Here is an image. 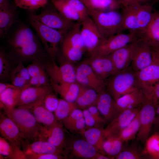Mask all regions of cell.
I'll list each match as a JSON object with an SVG mask.
<instances>
[{
	"mask_svg": "<svg viewBox=\"0 0 159 159\" xmlns=\"http://www.w3.org/2000/svg\"><path fill=\"white\" fill-rule=\"evenodd\" d=\"M9 54L1 51L0 52V77L1 79L10 76L13 69V61L15 59Z\"/></svg>",
	"mask_w": 159,
	"mask_h": 159,
	"instance_id": "cell-40",
	"label": "cell"
},
{
	"mask_svg": "<svg viewBox=\"0 0 159 159\" xmlns=\"http://www.w3.org/2000/svg\"><path fill=\"white\" fill-rule=\"evenodd\" d=\"M76 82L58 84L52 83V84L53 90L63 99L70 102H74L80 87V85Z\"/></svg>",
	"mask_w": 159,
	"mask_h": 159,
	"instance_id": "cell-27",
	"label": "cell"
},
{
	"mask_svg": "<svg viewBox=\"0 0 159 159\" xmlns=\"http://www.w3.org/2000/svg\"><path fill=\"white\" fill-rule=\"evenodd\" d=\"M159 0H137L140 4L153 5Z\"/></svg>",
	"mask_w": 159,
	"mask_h": 159,
	"instance_id": "cell-58",
	"label": "cell"
},
{
	"mask_svg": "<svg viewBox=\"0 0 159 159\" xmlns=\"http://www.w3.org/2000/svg\"><path fill=\"white\" fill-rule=\"evenodd\" d=\"M45 97L29 104L18 107L28 110L39 122L44 126L49 127L54 125L58 121L53 112L46 107L44 101Z\"/></svg>",
	"mask_w": 159,
	"mask_h": 159,
	"instance_id": "cell-19",
	"label": "cell"
},
{
	"mask_svg": "<svg viewBox=\"0 0 159 159\" xmlns=\"http://www.w3.org/2000/svg\"><path fill=\"white\" fill-rule=\"evenodd\" d=\"M33 62L34 63L29 65L27 68L31 77H37L38 78L45 70L41 65L36 63V60Z\"/></svg>",
	"mask_w": 159,
	"mask_h": 159,
	"instance_id": "cell-51",
	"label": "cell"
},
{
	"mask_svg": "<svg viewBox=\"0 0 159 159\" xmlns=\"http://www.w3.org/2000/svg\"><path fill=\"white\" fill-rule=\"evenodd\" d=\"M123 7H127L140 4L137 0H116Z\"/></svg>",
	"mask_w": 159,
	"mask_h": 159,
	"instance_id": "cell-54",
	"label": "cell"
},
{
	"mask_svg": "<svg viewBox=\"0 0 159 159\" xmlns=\"http://www.w3.org/2000/svg\"><path fill=\"white\" fill-rule=\"evenodd\" d=\"M144 152L138 151L133 147L123 148L115 158L116 159H139L143 158Z\"/></svg>",
	"mask_w": 159,
	"mask_h": 159,
	"instance_id": "cell-44",
	"label": "cell"
},
{
	"mask_svg": "<svg viewBox=\"0 0 159 159\" xmlns=\"http://www.w3.org/2000/svg\"><path fill=\"white\" fill-rule=\"evenodd\" d=\"M146 99L143 91L138 87L117 99L116 107L119 113L124 110L141 107Z\"/></svg>",
	"mask_w": 159,
	"mask_h": 159,
	"instance_id": "cell-20",
	"label": "cell"
},
{
	"mask_svg": "<svg viewBox=\"0 0 159 159\" xmlns=\"http://www.w3.org/2000/svg\"><path fill=\"white\" fill-rule=\"evenodd\" d=\"M81 16L83 21L90 16L89 11L85 5L79 0H64Z\"/></svg>",
	"mask_w": 159,
	"mask_h": 159,
	"instance_id": "cell-45",
	"label": "cell"
},
{
	"mask_svg": "<svg viewBox=\"0 0 159 159\" xmlns=\"http://www.w3.org/2000/svg\"><path fill=\"white\" fill-rule=\"evenodd\" d=\"M83 3L90 11L117 10L122 6L116 0H85Z\"/></svg>",
	"mask_w": 159,
	"mask_h": 159,
	"instance_id": "cell-34",
	"label": "cell"
},
{
	"mask_svg": "<svg viewBox=\"0 0 159 159\" xmlns=\"http://www.w3.org/2000/svg\"><path fill=\"white\" fill-rule=\"evenodd\" d=\"M24 89L8 88L0 94L1 108L5 107L11 109L16 107L21 92Z\"/></svg>",
	"mask_w": 159,
	"mask_h": 159,
	"instance_id": "cell-35",
	"label": "cell"
},
{
	"mask_svg": "<svg viewBox=\"0 0 159 159\" xmlns=\"http://www.w3.org/2000/svg\"><path fill=\"white\" fill-rule=\"evenodd\" d=\"M0 159H26L22 150L10 143L2 137H0Z\"/></svg>",
	"mask_w": 159,
	"mask_h": 159,
	"instance_id": "cell-31",
	"label": "cell"
},
{
	"mask_svg": "<svg viewBox=\"0 0 159 159\" xmlns=\"http://www.w3.org/2000/svg\"><path fill=\"white\" fill-rule=\"evenodd\" d=\"M17 7L24 9L30 13L34 14L49 3V0H13Z\"/></svg>",
	"mask_w": 159,
	"mask_h": 159,
	"instance_id": "cell-39",
	"label": "cell"
},
{
	"mask_svg": "<svg viewBox=\"0 0 159 159\" xmlns=\"http://www.w3.org/2000/svg\"><path fill=\"white\" fill-rule=\"evenodd\" d=\"M152 158L159 159V152L154 156Z\"/></svg>",
	"mask_w": 159,
	"mask_h": 159,
	"instance_id": "cell-60",
	"label": "cell"
},
{
	"mask_svg": "<svg viewBox=\"0 0 159 159\" xmlns=\"http://www.w3.org/2000/svg\"><path fill=\"white\" fill-rule=\"evenodd\" d=\"M142 38V36L139 34L119 33L105 39L91 55H109L115 51Z\"/></svg>",
	"mask_w": 159,
	"mask_h": 159,
	"instance_id": "cell-7",
	"label": "cell"
},
{
	"mask_svg": "<svg viewBox=\"0 0 159 159\" xmlns=\"http://www.w3.org/2000/svg\"><path fill=\"white\" fill-rule=\"evenodd\" d=\"M12 83L18 87L24 88L29 87V82L24 79L14 68L10 76Z\"/></svg>",
	"mask_w": 159,
	"mask_h": 159,
	"instance_id": "cell-48",
	"label": "cell"
},
{
	"mask_svg": "<svg viewBox=\"0 0 159 159\" xmlns=\"http://www.w3.org/2000/svg\"><path fill=\"white\" fill-rule=\"evenodd\" d=\"M25 154L26 159H62L68 158L65 156L53 154H37L28 153Z\"/></svg>",
	"mask_w": 159,
	"mask_h": 159,
	"instance_id": "cell-49",
	"label": "cell"
},
{
	"mask_svg": "<svg viewBox=\"0 0 159 159\" xmlns=\"http://www.w3.org/2000/svg\"><path fill=\"white\" fill-rule=\"evenodd\" d=\"M17 7L13 3L10 5L0 8V36H5L10 27L18 19Z\"/></svg>",
	"mask_w": 159,
	"mask_h": 159,
	"instance_id": "cell-24",
	"label": "cell"
},
{
	"mask_svg": "<svg viewBox=\"0 0 159 159\" xmlns=\"http://www.w3.org/2000/svg\"><path fill=\"white\" fill-rule=\"evenodd\" d=\"M95 105L107 122L111 121L119 113L115 100L105 90L99 93Z\"/></svg>",
	"mask_w": 159,
	"mask_h": 159,
	"instance_id": "cell-22",
	"label": "cell"
},
{
	"mask_svg": "<svg viewBox=\"0 0 159 159\" xmlns=\"http://www.w3.org/2000/svg\"><path fill=\"white\" fill-rule=\"evenodd\" d=\"M100 79L105 80L115 73L113 64L109 55L98 54L91 55L85 61Z\"/></svg>",
	"mask_w": 159,
	"mask_h": 159,
	"instance_id": "cell-17",
	"label": "cell"
},
{
	"mask_svg": "<svg viewBox=\"0 0 159 159\" xmlns=\"http://www.w3.org/2000/svg\"><path fill=\"white\" fill-rule=\"evenodd\" d=\"M82 136L87 141L95 147L100 153L105 155L102 148L104 135V129L102 126H96L86 129Z\"/></svg>",
	"mask_w": 159,
	"mask_h": 159,
	"instance_id": "cell-30",
	"label": "cell"
},
{
	"mask_svg": "<svg viewBox=\"0 0 159 159\" xmlns=\"http://www.w3.org/2000/svg\"><path fill=\"white\" fill-rule=\"evenodd\" d=\"M82 111L86 125V130L98 126L93 116L87 108L83 110Z\"/></svg>",
	"mask_w": 159,
	"mask_h": 159,
	"instance_id": "cell-52",
	"label": "cell"
},
{
	"mask_svg": "<svg viewBox=\"0 0 159 159\" xmlns=\"http://www.w3.org/2000/svg\"><path fill=\"white\" fill-rule=\"evenodd\" d=\"M53 89L52 87L49 85L39 87L31 86L26 88L21 92L16 107L36 101L52 92Z\"/></svg>",
	"mask_w": 159,
	"mask_h": 159,
	"instance_id": "cell-23",
	"label": "cell"
},
{
	"mask_svg": "<svg viewBox=\"0 0 159 159\" xmlns=\"http://www.w3.org/2000/svg\"><path fill=\"white\" fill-rule=\"evenodd\" d=\"M157 104L146 98L141 106L139 112L140 126L137 135L138 141L143 143L149 137L155 119Z\"/></svg>",
	"mask_w": 159,
	"mask_h": 159,
	"instance_id": "cell-8",
	"label": "cell"
},
{
	"mask_svg": "<svg viewBox=\"0 0 159 159\" xmlns=\"http://www.w3.org/2000/svg\"><path fill=\"white\" fill-rule=\"evenodd\" d=\"M139 112L132 120L122 130L118 135V137L122 142H127L133 139L137 136L140 126Z\"/></svg>",
	"mask_w": 159,
	"mask_h": 159,
	"instance_id": "cell-38",
	"label": "cell"
},
{
	"mask_svg": "<svg viewBox=\"0 0 159 159\" xmlns=\"http://www.w3.org/2000/svg\"><path fill=\"white\" fill-rule=\"evenodd\" d=\"M46 68L52 83L58 84L76 82L75 69L70 63H65L58 66L52 62L47 64Z\"/></svg>",
	"mask_w": 159,
	"mask_h": 159,
	"instance_id": "cell-14",
	"label": "cell"
},
{
	"mask_svg": "<svg viewBox=\"0 0 159 159\" xmlns=\"http://www.w3.org/2000/svg\"><path fill=\"white\" fill-rule=\"evenodd\" d=\"M76 108L77 107L74 102H70L63 99H59L58 105L54 114L57 120L61 121Z\"/></svg>",
	"mask_w": 159,
	"mask_h": 159,
	"instance_id": "cell-41",
	"label": "cell"
},
{
	"mask_svg": "<svg viewBox=\"0 0 159 159\" xmlns=\"http://www.w3.org/2000/svg\"><path fill=\"white\" fill-rule=\"evenodd\" d=\"M81 22H77L74 26L66 34L62 42L85 50L81 32Z\"/></svg>",
	"mask_w": 159,
	"mask_h": 159,
	"instance_id": "cell-37",
	"label": "cell"
},
{
	"mask_svg": "<svg viewBox=\"0 0 159 159\" xmlns=\"http://www.w3.org/2000/svg\"><path fill=\"white\" fill-rule=\"evenodd\" d=\"M158 49V51L159 52V48Z\"/></svg>",
	"mask_w": 159,
	"mask_h": 159,
	"instance_id": "cell-61",
	"label": "cell"
},
{
	"mask_svg": "<svg viewBox=\"0 0 159 159\" xmlns=\"http://www.w3.org/2000/svg\"><path fill=\"white\" fill-rule=\"evenodd\" d=\"M39 14L30 13L37 20L50 28L67 32L77 22L72 21L63 16L51 2L43 8Z\"/></svg>",
	"mask_w": 159,
	"mask_h": 159,
	"instance_id": "cell-6",
	"label": "cell"
},
{
	"mask_svg": "<svg viewBox=\"0 0 159 159\" xmlns=\"http://www.w3.org/2000/svg\"><path fill=\"white\" fill-rule=\"evenodd\" d=\"M81 32L85 50L91 55L105 39L90 16L81 22Z\"/></svg>",
	"mask_w": 159,
	"mask_h": 159,
	"instance_id": "cell-11",
	"label": "cell"
},
{
	"mask_svg": "<svg viewBox=\"0 0 159 159\" xmlns=\"http://www.w3.org/2000/svg\"><path fill=\"white\" fill-rule=\"evenodd\" d=\"M143 39V38H141L130 43L110 54L113 64L115 73L130 67L134 55Z\"/></svg>",
	"mask_w": 159,
	"mask_h": 159,
	"instance_id": "cell-12",
	"label": "cell"
},
{
	"mask_svg": "<svg viewBox=\"0 0 159 159\" xmlns=\"http://www.w3.org/2000/svg\"><path fill=\"white\" fill-rule=\"evenodd\" d=\"M153 61V50L143 39L134 55L130 67L136 72L150 65Z\"/></svg>",
	"mask_w": 159,
	"mask_h": 159,
	"instance_id": "cell-21",
	"label": "cell"
},
{
	"mask_svg": "<svg viewBox=\"0 0 159 159\" xmlns=\"http://www.w3.org/2000/svg\"><path fill=\"white\" fill-rule=\"evenodd\" d=\"M153 6L140 4L135 6L137 17L140 32L143 35L150 22Z\"/></svg>",
	"mask_w": 159,
	"mask_h": 159,
	"instance_id": "cell-33",
	"label": "cell"
},
{
	"mask_svg": "<svg viewBox=\"0 0 159 159\" xmlns=\"http://www.w3.org/2000/svg\"><path fill=\"white\" fill-rule=\"evenodd\" d=\"M75 71L76 81L80 85L93 89L98 93L105 90L106 81L100 78L86 62L80 64Z\"/></svg>",
	"mask_w": 159,
	"mask_h": 159,
	"instance_id": "cell-10",
	"label": "cell"
},
{
	"mask_svg": "<svg viewBox=\"0 0 159 159\" xmlns=\"http://www.w3.org/2000/svg\"><path fill=\"white\" fill-rule=\"evenodd\" d=\"M145 143L144 153L149 155L152 158L159 152V133H155L148 138Z\"/></svg>",
	"mask_w": 159,
	"mask_h": 159,
	"instance_id": "cell-43",
	"label": "cell"
},
{
	"mask_svg": "<svg viewBox=\"0 0 159 159\" xmlns=\"http://www.w3.org/2000/svg\"><path fill=\"white\" fill-rule=\"evenodd\" d=\"M104 135L102 143L103 151L105 155L112 159H114L122 149L123 142L118 137Z\"/></svg>",
	"mask_w": 159,
	"mask_h": 159,
	"instance_id": "cell-32",
	"label": "cell"
},
{
	"mask_svg": "<svg viewBox=\"0 0 159 159\" xmlns=\"http://www.w3.org/2000/svg\"><path fill=\"white\" fill-rule=\"evenodd\" d=\"M44 101V105L47 109L53 112H54L57 108L59 99L55 95L51 92L45 96Z\"/></svg>",
	"mask_w": 159,
	"mask_h": 159,
	"instance_id": "cell-47",
	"label": "cell"
},
{
	"mask_svg": "<svg viewBox=\"0 0 159 159\" xmlns=\"http://www.w3.org/2000/svg\"><path fill=\"white\" fill-rule=\"evenodd\" d=\"M23 151L24 154H53L67 156L64 150L58 148L47 141L42 140H36L26 143Z\"/></svg>",
	"mask_w": 159,
	"mask_h": 159,
	"instance_id": "cell-25",
	"label": "cell"
},
{
	"mask_svg": "<svg viewBox=\"0 0 159 159\" xmlns=\"http://www.w3.org/2000/svg\"><path fill=\"white\" fill-rule=\"evenodd\" d=\"M87 109L93 116L97 126H102L107 122L102 115L95 105L91 106Z\"/></svg>",
	"mask_w": 159,
	"mask_h": 159,
	"instance_id": "cell-50",
	"label": "cell"
},
{
	"mask_svg": "<svg viewBox=\"0 0 159 159\" xmlns=\"http://www.w3.org/2000/svg\"><path fill=\"white\" fill-rule=\"evenodd\" d=\"M98 94L93 89L80 85L79 93L74 103L77 108L87 109L95 105Z\"/></svg>",
	"mask_w": 159,
	"mask_h": 159,
	"instance_id": "cell-28",
	"label": "cell"
},
{
	"mask_svg": "<svg viewBox=\"0 0 159 159\" xmlns=\"http://www.w3.org/2000/svg\"><path fill=\"white\" fill-rule=\"evenodd\" d=\"M61 44L62 53L68 60L76 62L82 58L83 50L63 42H62Z\"/></svg>",
	"mask_w": 159,
	"mask_h": 159,
	"instance_id": "cell-42",
	"label": "cell"
},
{
	"mask_svg": "<svg viewBox=\"0 0 159 159\" xmlns=\"http://www.w3.org/2000/svg\"><path fill=\"white\" fill-rule=\"evenodd\" d=\"M141 107L126 110L119 112L104 129V134L118 137L122 130L136 116Z\"/></svg>",
	"mask_w": 159,
	"mask_h": 159,
	"instance_id": "cell-18",
	"label": "cell"
},
{
	"mask_svg": "<svg viewBox=\"0 0 159 159\" xmlns=\"http://www.w3.org/2000/svg\"><path fill=\"white\" fill-rule=\"evenodd\" d=\"M15 68L21 77L29 82L31 77L27 68L24 67L22 62L19 61V63Z\"/></svg>",
	"mask_w": 159,
	"mask_h": 159,
	"instance_id": "cell-53",
	"label": "cell"
},
{
	"mask_svg": "<svg viewBox=\"0 0 159 159\" xmlns=\"http://www.w3.org/2000/svg\"><path fill=\"white\" fill-rule=\"evenodd\" d=\"M55 8L65 18L75 22H81L83 19L81 16L64 0H51Z\"/></svg>",
	"mask_w": 159,
	"mask_h": 159,
	"instance_id": "cell-36",
	"label": "cell"
},
{
	"mask_svg": "<svg viewBox=\"0 0 159 159\" xmlns=\"http://www.w3.org/2000/svg\"><path fill=\"white\" fill-rule=\"evenodd\" d=\"M143 38L152 48H159V11L153 12L151 21Z\"/></svg>",
	"mask_w": 159,
	"mask_h": 159,
	"instance_id": "cell-26",
	"label": "cell"
},
{
	"mask_svg": "<svg viewBox=\"0 0 159 159\" xmlns=\"http://www.w3.org/2000/svg\"><path fill=\"white\" fill-rule=\"evenodd\" d=\"M154 61L150 65L136 72L137 85L144 93L159 82V52L153 49Z\"/></svg>",
	"mask_w": 159,
	"mask_h": 159,
	"instance_id": "cell-9",
	"label": "cell"
},
{
	"mask_svg": "<svg viewBox=\"0 0 159 159\" xmlns=\"http://www.w3.org/2000/svg\"><path fill=\"white\" fill-rule=\"evenodd\" d=\"M84 117L82 110L78 108L74 109L66 118L61 122L67 129L73 123Z\"/></svg>",
	"mask_w": 159,
	"mask_h": 159,
	"instance_id": "cell-46",
	"label": "cell"
},
{
	"mask_svg": "<svg viewBox=\"0 0 159 159\" xmlns=\"http://www.w3.org/2000/svg\"><path fill=\"white\" fill-rule=\"evenodd\" d=\"M153 125L159 131V103L157 105Z\"/></svg>",
	"mask_w": 159,
	"mask_h": 159,
	"instance_id": "cell-56",
	"label": "cell"
},
{
	"mask_svg": "<svg viewBox=\"0 0 159 159\" xmlns=\"http://www.w3.org/2000/svg\"><path fill=\"white\" fill-rule=\"evenodd\" d=\"M38 37L28 26L21 25L8 41L11 51L9 54L21 61L44 59L48 55L42 47Z\"/></svg>",
	"mask_w": 159,
	"mask_h": 159,
	"instance_id": "cell-1",
	"label": "cell"
},
{
	"mask_svg": "<svg viewBox=\"0 0 159 159\" xmlns=\"http://www.w3.org/2000/svg\"><path fill=\"white\" fill-rule=\"evenodd\" d=\"M136 5L122 7L123 29L124 31L128 30L129 32L139 34L143 36L136 16L135 8Z\"/></svg>",
	"mask_w": 159,
	"mask_h": 159,
	"instance_id": "cell-29",
	"label": "cell"
},
{
	"mask_svg": "<svg viewBox=\"0 0 159 159\" xmlns=\"http://www.w3.org/2000/svg\"><path fill=\"white\" fill-rule=\"evenodd\" d=\"M109 78L106 87L115 101L138 87L136 72L130 67L114 74Z\"/></svg>",
	"mask_w": 159,
	"mask_h": 159,
	"instance_id": "cell-5",
	"label": "cell"
},
{
	"mask_svg": "<svg viewBox=\"0 0 159 159\" xmlns=\"http://www.w3.org/2000/svg\"><path fill=\"white\" fill-rule=\"evenodd\" d=\"M64 126L59 121L50 126L43 125L39 140L47 141L65 152L67 138L63 129Z\"/></svg>",
	"mask_w": 159,
	"mask_h": 159,
	"instance_id": "cell-15",
	"label": "cell"
},
{
	"mask_svg": "<svg viewBox=\"0 0 159 159\" xmlns=\"http://www.w3.org/2000/svg\"><path fill=\"white\" fill-rule=\"evenodd\" d=\"M30 23L36 32L48 56L52 59L57 55L58 46L67 32L50 28L42 24L29 14Z\"/></svg>",
	"mask_w": 159,
	"mask_h": 159,
	"instance_id": "cell-4",
	"label": "cell"
},
{
	"mask_svg": "<svg viewBox=\"0 0 159 159\" xmlns=\"http://www.w3.org/2000/svg\"><path fill=\"white\" fill-rule=\"evenodd\" d=\"M2 109L16 125L26 143L40 140L43 125L30 112L19 107L11 109L4 107Z\"/></svg>",
	"mask_w": 159,
	"mask_h": 159,
	"instance_id": "cell-2",
	"label": "cell"
},
{
	"mask_svg": "<svg viewBox=\"0 0 159 159\" xmlns=\"http://www.w3.org/2000/svg\"><path fill=\"white\" fill-rule=\"evenodd\" d=\"M12 3L11 0H0V8L7 6Z\"/></svg>",
	"mask_w": 159,
	"mask_h": 159,
	"instance_id": "cell-59",
	"label": "cell"
},
{
	"mask_svg": "<svg viewBox=\"0 0 159 159\" xmlns=\"http://www.w3.org/2000/svg\"><path fill=\"white\" fill-rule=\"evenodd\" d=\"M0 132L2 137L10 143L23 150L26 143L18 128L10 118L1 111Z\"/></svg>",
	"mask_w": 159,
	"mask_h": 159,
	"instance_id": "cell-13",
	"label": "cell"
},
{
	"mask_svg": "<svg viewBox=\"0 0 159 159\" xmlns=\"http://www.w3.org/2000/svg\"><path fill=\"white\" fill-rule=\"evenodd\" d=\"M89 11L90 16L105 39L124 31L122 13L117 10Z\"/></svg>",
	"mask_w": 159,
	"mask_h": 159,
	"instance_id": "cell-3",
	"label": "cell"
},
{
	"mask_svg": "<svg viewBox=\"0 0 159 159\" xmlns=\"http://www.w3.org/2000/svg\"><path fill=\"white\" fill-rule=\"evenodd\" d=\"M9 88H15L17 89H21L24 88H21L18 87L12 84H9L8 83H3L0 82V94L2 92L6 90Z\"/></svg>",
	"mask_w": 159,
	"mask_h": 159,
	"instance_id": "cell-55",
	"label": "cell"
},
{
	"mask_svg": "<svg viewBox=\"0 0 159 159\" xmlns=\"http://www.w3.org/2000/svg\"><path fill=\"white\" fill-rule=\"evenodd\" d=\"M65 152L67 157L71 153L76 158L91 159H95L97 154L100 153L85 139L70 140L67 138Z\"/></svg>",
	"mask_w": 159,
	"mask_h": 159,
	"instance_id": "cell-16",
	"label": "cell"
},
{
	"mask_svg": "<svg viewBox=\"0 0 159 159\" xmlns=\"http://www.w3.org/2000/svg\"><path fill=\"white\" fill-rule=\"evenodd\" d=\"M29 87H39V82L38 78L37 77H31L28 84Z\"/></svg>",
	"mask_w": 159,
	"mask_h": 159,
	"instance_id": "cell-57",
	"label": "cell"
}]
</instances>
